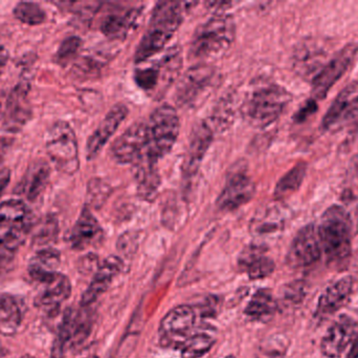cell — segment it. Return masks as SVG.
Wrapping results in <instances>:
<instances>
[{"mask_svg": "<svg viewBox=\"0 0 358 358\" xmlns=\"http://www.w3.org/2000/svg\"><path fill=\"white\" fill-rule=\"evenodd\" d=\"M322 252L328 264L336 269H343L350 260L352 252L350 216L342 206H330L317 225Z\"/></svg>", "mask_w": 358, "mask_h": 358, "instance_id": "obj_1", "label": "cell"}, {"mask_svg": "<svg viewBox=\"0 0 358 358\" xmlns=\"http://www.w3.org/2000/svg\"><path fill=\"white\" fill-rule=\"evenodd\" d=\"M189 4H191L179 1H162L157 4L148 29L136 48V62L148 60L165 48L180 27Z\"/></svg>", "mask_w": 358, "mask_h": 358, "instance_id": "obj_2", "label": "cell"}, {"mask_svg": "<svg viewBox=\"0 0 358 358\" xmlns=\"http://www.w3.org/2000/svg\"><path fill=\"white\" fill-rule=\"evenodd\" d=\"M292 101V95L278 84H264L252 90L241 106L244 119L255 128H263L279 119Z\"/></svg>", "mask_w": 358, "mask_h": 358, "instance_id": "obj_3", "label": "cell"}, {"mask_svg": "<svg viewBox=\"0 0 358 358\" xmlns=\"http://www.w3.org/2000/svg\"><path fill=\"white\" fill-rule=\"evenodd\" d=\"M31 228V214L20 200L0 204V262L8 264Z\"/></svg>", "mask_w": 358, "mask_h": 358, "instance_id": "obj_4", "label": "cell"}, {"mask_svg": "<svg viewBox=\"0 0 358 358\" xmlns=\"http://www.w3.org/2000/svg\"><path fill=\"white\" fill-rule=\"evenodd\" d=\"M235 21L231 15L217 14L200 25L191 41L194 58L208 59L227 50L235 39Z\"/></svg>", "mask_w": 358, "mask_h": 358, "instance_id": "obj_5", "label": "cell"}, {"mask_svg": "<svg viewBox=\"0 0 358 358\" xmlns=\"http://www.w3.org/2000/svg\"><path fill=\"white\" fill-rule=\"evenodd\" d=\"M146 124L148 130V156L157 161L171 151L178 140V111L171 105H161L151 113Z\"/></svg>", "mask_w": 358, "mask_h": 358, "instance_id": "obj_6", "label": "cell"}, {"mask_svg": "<svg viewBox=\"0 0 358 358\" xmlns=\"http://www.w3.org/2000/svg\"><path fill=\"white\" fill-rule=\"evenodd\" d=\"M45 149L48 157L60 172L73 174L80 167L77 137L65 121L52 124L46 134Z\"/></svg>", "mask_w": 358, "mask_h": 358, "instance_id": "obj_7", "label": "cell"}, {"mask_svg": "<svg viewBox=\"0 0 358 358\" xmlns=\"http://www.w3.org/2000/svg\"><path fill=\"white\" fill-rule=\"evenodd\" d=\"M218 77L216 69L212 65L204 63L194 65L179 80L176 92V104L185 109L197 106L217 85Z\"/></svg>", "mask_w": 358, "mask_h": 358, "instance_id": "obj_8", "label": "cell"}, {"mask_svg": "<svg viewBox=\"0 0 358 358\" xmlns=\"http://www.w3.org/2000/svg\"><path fill=\"white\" fill-rule=\"evenodd\" d=\"M326 132H349L358 130V82L349 83L330 105L322 121Z\"/></svg>", "mask_w": 358, "mask_h": 358, "instance_id": "obj_9", "label": "cell"}, {"mask_svg": "<svg viewBox=\"0 0 358 358\" xmlns=\"http://www.w3.org/2000/svg\"><path fill=\"white\" fill-rule=\"evenodd\" d=\"M29 84L19 82L6 97L0 98V119L3 120V130L17 132L31 117V107L29 99Z\"/></svg>", "mask_w": 358, "mask_h": 358, "instance_id": "obj_10", "label": "cell"}, {"mask_svg": "<svg viewBox=\"0 0 358 358\" xmlns=\"http://www.w3.org/2000/svg\"><path fill=\"white\" fill-rule=\"evenodd\" d=\"M357 53V44H347L324 65L323 69L311 81V92L315 100H323L326 98L332 86L348 71Z\"/></svg>", "mask_w": 358, "mask_h": 358, "instance_id": "obj_11", "label": "cell"}, {"mask_svg": "<svg viewBox=\"0 0 358 358\" xmlns=\"http://www.w3.org/2000/svg\"><path fill=\"white\" fill-rule=\"evenodd\" d=\"M111 151L115 159L122 164L134 165L143 158H150L148 156V130L146 122H136L132 124L113 142Z\"/></svg>", "mask_w": 358, "mask_h": 358, "instance_id": "obj_12", "label": "cell"}, {"mask_svg": "<svg viewBox=\"0 0 358 358\" xmlns=\"http://www.w3.org/2000/svg\"><path fill=\"white\" fill-rule=\"evenodd\" d=\"M196 310L189 306H178L167 313L159 327L162 344L174 348H181L191 336L195 326Z\"/></svg>", "mask_w": 358, "mask_h": 358, "instance_id": "obj_13", "label": "cell"}, {"mask_svg": "<svg viewBox=\"0 0 358 358\" xmlns=\"http://www.w3.org/2000/svg\"><path fill=\"white\" fill-rule=\"evenodd\" d=\"M322 254L317 227L315 224H308L300 229L294 237L287 260L292 266L306 268L315 264L321 259Z\"/></svg>", "mask_w": 358, "mask_h": 358, "instance_id": "obj_14", "label": "cell"}, {"mask_svg": "<svg viewBox=\"0 0 358 358\" xmlns=\"http://www.w3.org/2000/svg\"><path fill=\"white\" fill-rule=\"evenodd\" d=\"M358 331V324L349 315H341L322 338L321 352L327 358H340L350 348Z\"/></svg>", "mask_w": 358, "mask_h": 358, "instance_id": "obj_15", "label": "cell"}, {"mask_svg": "<svg viewBox=\"0 0 358 358\" xmlns=\"http://www.w3.org/2000/svg\"><path fill=\"white\" fill-rule=\"evenodd\" d=\"M256 186L244 170H235L229 177L224 188L217 199V206L223 212H233L248 203L254 197Z\"/></svg>", "mask_w": 358, "mask_h": 358, "instance_id": "obj_16", "label": "cell"}, {"mask_svg": "<svg viewBox=\"0 0 358 358\" xmlns=\"http://www.w3.org/2000/svg\"><path fill=\"white\" fill-rule=\"evenodd\" d=\"M71 285L69 277L61 273H54L40 282L39 290L35 298L36 307L48 315H56L61 305L71 296Z\"/></svg>", "mask_w": 358, "mask_h": 358, "instance_id": "obj_17", "label": "cell"}, {"mask_svg": "<svg viewBox=\"0 0 358 358\" xmlns=\"http://www.w3.org/2000/svg\"><path fill=\"white\" fill-rule=\"evenodd\" d=\"M127 115V107L121 103L115 105L108 111L103 121L94 130V134L88 139L87 146H86V158L88 160L94 159L100 153L101 149L106 144L111 136L117 132V128L123 123Z\"/></svg>", "mask_w": 358, "mask_h": 358, "instance_id": "obj_18", "label": "cell"}, {"mask_svg": "<svg viewBox=\"0 0 358 358\" xmlns=\"http://www.w3.org/2000/svg\"><path fill=\"white\" fill-rule=\"evenodd\" d=\"M352 289L353 280L351 277H341L328 286L320 296L315 313V317L324 319L336 315L348 303Z\"/></svg>", "mask_w": 358, "mask_h": 358, "instance_id": "obj_19", "label": "cell"}, {"mask_svg": "<svg viewBox=\"0 0 358 358\" xmlns=\"http://www.w3.org/2000/svg\"><path fill=\"white\" fill-rule=\"evenodd\" d=\"M123 269V262L117 256H109L99 266L92 283L82 296L81 307L88 308L94 304L99 296H102L113 281L115 277Z\"/></svg>", "mask_w": 358, "mask_h": 358, "instance_id": "obj_20", "label": "cell"}, {"mask_svg": "<svg viewBox=\"0 0 358 358\" xmlns=\"http://www.w3.org/2000/svg\"><path fill=\"white\" fill-rule=\"evenodd\" d=\"M213 141V128L208 122L202 121L195 125L185 156L183 170L187 177H192L199 167L206 151Z\"/></svg>", "mask_w": 358, "mask_h": 358, "instance_id": "obj_21", "label": "cell"}, {"mask_svg": "<svg viewBox=\"0 0 358 358\" xmlns=\"http://www.w3.org/2000/svg\"><path fill=\"white\" fill-rule=\"evenodd\" d=\"M240 270L248 273L250 279L261 280L269 277L275 270V262L266 256V248L262 245L248 246L238 258Z\"/></svg>", "mask_w": 358, "mask_h": 358, "instance_id": "obj_22", "label": "cell"}, {"mask_svg": "<svg viewBox=\"0 0 358 358\" xmlns=\"http://www.w3.org/2000/svg\"><path fill=\"white\" fill-rule=\"evenodd\" d=\"M103 239L102 227L94 218L90 208L84 207L71 233V244L73 249L84 250L98 245Z\"/></svg>", "mask_w": 358, "mask_h": 358, "instance_id": "obj_23", "label": "cell"}, {"mask_svg": "<svg viewBox=\"0 0 358 358\" xmlns=\"http://www.w3.org/2000/svg\"><path fill=\"white\" fill-rule=\"evenodd\" d=\"M50 176V168L48 162L37 160L27 168V172L15 191L17 195L24 197L29 201H36L45 189Z\"/></svg>", "mask_w": 358, "mask_h": 358, "instance_id": "obj_24", "label": "cell"}, {"mask_svg": "<svg viewBox=\"0 0 358 358\" xmlns=\"http://www.w3.org/2000/svg\"><path fill=\"white\" fill-rule=\"evenodd\" d=\"M159 74L157 94L163 96L166 90L172 85L180 75L182 67V52L178 46L169 48L164 56L155 63Z\"/></svg>", "mask_w": 358, "mask_h": 358, "instance_id": "obj_25", "label": "cell"}, {"mask_svg": "<svg viewBox=\"0 0 358 358\" xmlns=\"http://www.w3.org/2000/svg\"><path fill=\"white\" fill-rule=\"evenodd\" d=\"M325 52L313 43L300 44L294 56V67L303 77H311V81L323 69Z\"/></svg>", "mask_w": 358, "mask_h": 358, "instance_id": "obj_26", "label": "cell"}, {"mask_svg": "<svg viewBox=\"0 0 358 358\" xmlns=\"http://www.w3.org/2000/svg\"><path fill=\"white\" fill-rule=\"evenodd\" d=\"M138 16L140 11L136 8L111 13L103 19L101 29L111 39H124L136 25Z\"/></svg>", "mask_w": 358, "mask_h": 358, "instance_id": "obj_27", "label": "cell"}, {"mask_svg": "<svg viewBox=\"0 0 358 358\" xmlns=\"http://www.w3.org/2000/svg\"><path fill=\"white\" fill-rule=\"evenodd\" d=\"M60 263V252L54 248L39 250L29 261V273L38 283L56 273Z\"/></svg>", "mask_w": 358, "mask_h": 358, "instance_id": "obj_28", "label": "cell"}, {"mask_svg": "<svg viewBox=\"0 0 358 358\" xmlns=\"http://www.w3.org/2000/svg\"><path fill=\"white\" fill-rule=\"evenodd\" d=\"M277 307L271 290L259 289L248 303L245 315L255 321H264L275 315Z\"/></svg>", "mask_w": 358, "mask_h": 358, "instance_id": "obj_29", "label": "cell"}, {"mask_svg": "<svg viewBox=\"0 0 358 358\" xmlns=\"http://www.w3.org/2000/svg\"><path fill=\"white\" fill-rule=\"evenodd\" d=\"M22 321L20 309L10 296L0 298V334L12 336L16 333Z\"/></svg>", "mask_w": 358, "mask_h": 358, "instance_id": "obj_30", "label": "cell"}, {"mask_svg": "<svg viewBox=\"0 0 358 358\" xmlns=\"http://www.w3.org/2000/svg\"><path fill=\"white\" fill-rule=\"evenodd\" d=\"M306 162H299L287 174H284L275 185V198L277 200L285 199L296 193L306 176Z\"/></svg>", "mask_w": 358, "mask_h": 358, "instance_id": "obj_31", "label": "cell"}, {"mask_svg": "<svg viewBox=\"0 0 358 358\" xmlns=\"http://www.w3.org/2000/svg\"><path fill=\"white\" fill-rule=\"evenodd\" d=\"M214 343V338L208 332L192 334L181 346V357L182 358L202 357L210 350Z\"/></svg>", "mask_w": 358, "mask_h": 358, "instance_id": "obj_32", "label": "cell"}, {"mask_svg": "<svg viewBox=\"0 0 358 358\" xmlns=\"http://www.w3.org/2000/svg\"><path fill=\"white\" fill-rule=\"evenodd\" d=\"M59 233L58 221L55 216H46L33 228L31 243L37 247H45L56 240Z\"/></svg>", "mask_w": 358, "mask_h": 358, "instance_id": "obj_33", "label": "cell"}, {"mask_svg": "<svg viewBox=\"0 0 358 358\" xmlns=\"http://www.w3.org/2000/svg\"><path fill=\"white\" fill-rule=\"evenodd\" d=\"M289 340L283 334L269 336L261 345L255 358H285Z\"/></svg>", "mask_w": 358, "mask_h": 358, "instance_id": "obj_34", "label": "cell"}, {"mask_svg": "<svg viewBox=\"0 0 358 358\" xmlns=\"http://www.w3.org/2000/svg\"><path fill=\"white\" fill-rule=\"evenodd\" d=\"M14 15L19 21L29 25H41L46 19L43 8L35 2H19L14 8Z\"/></svg>", "mask_w": 358, "mask_h": 358, "instance_id": "obj_35", "label": "cell"}, {"mask_svg": "<svg viewBox=\"0 0 358 358\" xmlns=\"http://www.w3.org/2000/svg\"><path fill=\"white\" fill-rule=\"evenodd\" d=\"M281 225L282 221L277 218L275 212L268 209L254 218L252 230L255 235H267V233H273L279 230L281 228Z\"/></svg>", "mask_w": 358, "mask_h": 358, "instance_id": "obj_36", "label": "cell"}, {"mask_svg": "<svg viewBox=\"0 0 358 358\" xmlns=\"http://www.w3.org/2000/svg\"><path fill=\"white\" fill-rule=\"evenodd\" d=\"M81 46L82 40L77 36H71V37L63 40L62 43L59 46L56 56H55L57 63L62 67L69 64L77 56Z\"/></svg>", "mask_w": 358, "mask_h": 358, "instance_id": "obj_37", "label": "cell"}, {"mask_svg": "<svg viewBox=\"0 0 358 358\" xmlns=\"http://www.w3.org/2000/svg\"><path fill=\"white\" fill-rule=\"evenodd\" d=\"M111 188L101 179L94 178L90 181L87 186L88 203L94 207H100L110 195Z\"/></svg>", "mask_w": 358, "mask_h": 358, "instance_id": "obj_38", "label": "cell"}, {"mask_svg": "<svg viewBox=\"0 0 358 358\" xmlns=\"http://www.w3.org/2000/svg\"><path fill=\"white\" fill-rule=\"evenodd\" d=\"M317 109V100L313 99V100H308L302 107H301L300 111L296 113V117H294V120L296 122H303L307 119V118L310 117L313 113H315Z\"/></svg>", "mask_w": 358, "mask_h": 358, "instance_id": "obj_39", "label": "cell"}, {"mask_svg": "<svg viewBox=\"0 0 358 358\" xmlns=\"http://www.w3.org/2000/svg\"><path fill=\"white\" fill-rule=\"evenodd\" d=\"M67 347V342L61 334L58 333L52 344L50 358H65V349Z\"/></svg>", "mask_w": 358, "mask_h": 358, "instance_id": "obj_40", "label": "cell"}, {"mask_svg": "<svg viewBox=\"0 0 358 358\" xmlns=\"http://www.w3.org/2000/svg\"><path fill=\"white\" fill-rule=\"evenodd\" d=\"M12 143V139L8 138V137H0V168L3 167L2 163H3L4 158H6Z\"/></svg>", "mask_w": 358, "mask_h": 358, "instance_id": "obj_41", "label": "cell"}, {"mask_svg": "<svg viewBox=\"0 0 358 358\" xmlns=\"http://www.w3.org/2000/svg\"><path fill=\"white\" fill-rule=\"evenodd\" d=\"M10 172L8 167H1L0 168V195H1L2 191L6 189V187L8 186V183H10Z\"/></svg>", "mask_w": 358, "mask_h": 358, "instance_id": "obj_42", "label": "cell"}, {"mask_svg": "<svg viewBox=\"0 0 358 358\" xmlns=\"http://www.w3.org/2000/svg\"><path fill=\"white\" fill-rule=\"evenodd\" d=\"M346 358H358V331L355 340L351 343L350 348L347 351Z\"/></svg>", "mask_w": 358, "mask_h": 358, "instance_id": "obj_43", "label": "cell"}, {"mask_svg": "<svg viewBox=\"0 0 358 358\" xmlns=\"http://www.w3.org/2000/svg\"><path fill=\"white\" fill-rule=\"evenodd\" d=\"M8 60V52L4 46H0V71L4 69Z\"/></svg>", "mask_w": 358, "mask_h": 358, "instance_id": "obj_44", "label": "cell"}, {"mask_svg": "<svg viewBox=\"0 0 358 358\" xmlns=\"http://www.w3.org/2000/svg\"><path fill=\"white\" fill-rule=\"evenodd\" d=\"M8 264H4V263L0 262V273H1L2 269L4 268V266H6Z\"/></svg>", "mask_w": 358, "mask_h": 358, "instance_id": "obj_45", "label": "cell"}, {"mask_svg": "<svg viewBox=\"0 0 358 358\" xmlns=\"http://www.w3.org/2000/svg\"><path fill=\"white\" fill-rule=\"evenodd\" d=\"M227 358H235L234 357H227Z\"/></svg>", "mask_w": 358, "mask_h": 358, "instance_id": "obj_46", "label": "cell"}]
</instances>
